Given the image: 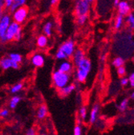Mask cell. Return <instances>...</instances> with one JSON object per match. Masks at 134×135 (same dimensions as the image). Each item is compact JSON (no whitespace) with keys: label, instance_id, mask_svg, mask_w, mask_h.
Wrapping results in <instances>:
<instances>
[{"label":"cell","instance_id":"6da1fadb","mask_svg":"<svg viewBox=\"0 0 134 135\" xmlns=\"http://www.w3.org/2000/svg\"><path fill=\"white\" fill-rule=\"evenodd\" d=\"M76 67V74H75L76 79L80 83H85L92 69V63L90 60L85 57Z\"/></svg>","mask_w":134,"mask_h":135},{"label":"cell","instance_id":"7a4b0ae2","mask_svg":"<svg viewBox=\"0 0 134 135\" xmlns=\"http://www.w3.org/2000/svg\"><path fill=\"white\" fill-rule=\"evenodd\" d=\"M52 83L55 88L57 89H59L67 84H68L71 80V75L70 73H66L60 72L59 70H56L52 73Z\"/></svg>","mask_w":134,"mask_h":135},{"label":"cell","instance_id":"3957f363","mask_svg":"<svg viewBox=\"0 0 134 135\" xmlns=\"http://www.w3.org/2000/svg\"><path fill=\"white\" fill-rule=\"evenodd\" d=\"M91 7V3L88 0H76L75 6V15L77 16L88 15Z\"/></svg>","mask_w":134,"mask_h":135},{"label":"cell","instance_id":"277c9868","mask_svg":"<svg viewBox=\"0 0 134 135\" xmlns=\"http://www.w3.org/2000/svg\"><path fill=\"white\" fill-rule=\"evenodd\" d=\"M12 18L13 20L19 24H21L25 22L27 15H28V8L25 6L20 7L16 9L13 13H12Z\"/></svg>","mask_w":134,"mask_h":135},{"label":"cell","instance_id":"5b68a950","mask_svg":"<svg viewBox=\"0 0 134 135\" xmlns=\"http://www.w3.org/2000/svg\"><path fill=\"white\" fill-rule=\"evenodd\" d=\"M20 27H20V24H19L18 23H16L14 21L11 22V23H10V25H9L7 31H6V34H5V36H4V39H3V43L13 40H14V37L15 36V34H16V32L18 31V30Z\"/></svg>","mask_w":134,"mask_h":135},{"label":"cell","instance_id":"8992f818","mask_svg":"<svg viewBox=\"0 0 134 135\" xmlns=\"http://www.w3.org/2000/svg\"><path fill=\"white\" fill-rule=\"evenodd\" d=\"M11 22V18L8 14L3 15L0 18V40L2 42L3 41L6 31Z\"/></svg>","mask_w":134,"mask_h":135},{"label":"cell","instance_id":"52a82bcc","mask_svg":"<svg viewBox=\"0 0 134 135\" xmlns=\"http://www.w3.org/2000/svg\"><path fill=\"white\" fill-rule=\"evenodd\" d=\"M59 49L61 50L63 52H64L65 55L68 56V58H69V57L72 56L75 50H76L75 43L72 40H67L60 45Z\"/></svg>","mask_w":134,"mask_h":135},{"label":"cell","instance_id":"ba28073f","mask_svg":"<svg viewBox=\"0 0 134 135\" xmlns=\"http://www.w3.org/2000/svg\"><path fill=\"white\" fill-rule=\"evenodd\" d=\"M19 67V64L12 60L9 56L4 57L0 60V68H2L4 70H7L10 69H18Z\"/></svg>","mask_w":134,"mask_h":135},{"label":"cell","instance_id":"9c48e42d","mask_svg":"<svg viewBox=\"0 0 134 135\" xmlns=\"http://www.w3.org/2000/svg\"><path fill=\"white\" fill-rule=\"evenodd\" d=\"M73 63L68 60H63L57 67V70L66 73H71V72L73 70Z\"/></svg>","mask_w":134,"mask_h":135},{"label":"cell","instance_id":"30bf717a","mask_svg":"<svg viewBox=\"0 0 134 135\" xmlns=\"http://www.w3.org/2000/svg\"><path fill=\"white\" fill-rule=\"evenodd\" d=\"M116 6L119 15H121L123 16H127L128 14H130L131 7L127 1H120Z\"/></svg>","mask_w":134,"mask_h":135},{"label":"cell","instance_id":"8fae6325","mask_svg":"<svg viewBox=\"0 0 134 135\" xmlns=\"http://www.w3.org/2000/svg\"><path fill=\"white\" fill-rule=\"evenodd\" d=\"M31 64L36 68H41L44 65L45 63V58L44 56L40 53H36L31 58Z\"/></svg>","mask_w":134,"mask_h":135},{"label":"cell","instance_id":"7c38bea8","mask_svg":"<svg viewBox=\"0 0 134 135\" xmlns=\"http://www.w3.org/2000/svg\"><path fill=\"white\" fill-rule=\"evenodd\" d=\"M76 84H68L66 86L59 89V95L62 97H65L69 96L73 91L76 89Z\"/></svg>","mask_w":134,"mask_h":135},{"label":"cell","instance_id":"4fadbf2b","mask_svg":"<svg viewBox=\"0 0 134 135\" xmlns=\"http://www.w3.org/2000/svg\"><path fill=\"white\" fill-rule=\"evenodd\" d=\"M99 113H100V105L98 104H95L90 112L89 114V123L90 124H95L99 117Z\"/></svg>","mask_w":134,"mask_h":135},{"label":"cell","instance_id":"5bb4252c","mask_svg":"<svg viewBox=\"0 0 134 135\" xmlns=\"http://www.w3.org/2000/svg\"><path fill=\"white\" fill-rule=\"evenodd\" d=\"M85 53L83 50L81 49H77L75 50V52L72 55V63L75 66H76L81 60H83L85 59Z\"/></svg>","mask_w":134,"mask_h":135},{"label":"cell","instance_id":"9a60e30c","mask_svg":"<svg viewBox=\"0 0 134 135\" xmlns=\"http://www.w3.org/2000/svg\"><path fill=\"white\" fill-rule=\"evenodd\" d=\"M47 113H48L47 107L46 105L43 104L38 108L36 114H37V117L39 120H43V119H44V118H46V117L47 116Z\"/></svg>","mask_w":134,"mask_h":135},{"label":"cell","instance_id":"2e32d148","mask_svg":"<svg viewBox=\"0 0 134 135\" xmlns=\"http://www.w3.org/2000/svg\"><path fill=\"white\" fill-rule=\"evenodd\" d=\"M52 28H53V23L52 21H47L46 22V23L43 26V34L49 37L52 35Z\"/></svg>","mask_w":134,"mask_h":135},{"label":"cell","instance_id":"e0dca14e","mask_svg":"<svg viewBox=\"0 0 134 135\" xmlns=\"http://www.w3.org/2000/svg\"><path fill=\"white\" fill-rule=\"evenodd\" d=\"M88 117V109L86 106H81L79 109V123L85 122Z\"/></svg>","mask_w":134,"mask_h":135},{"label":"cell","instance_id":"ac0fdd59","mask_svg":"<svg viewBox=\"0 0 134 135\" xmlns=\"http://www.w3.org/2000/svg\"><path fill=\"white\" fill-rule=\"evenodd\" d=\"M37 46L40 48H44L48 44V38L45 35H40L36 40Z\"/></svg>","mask_w":134,"mask_h":135},{"label":"cell","instance_id":"d6986e66","mask_svg":"<svg viewBox=\"0 0 134 135\" xmlns=\"http://www.w3.org/2000/svg\"><path fill=\"white\" fill-rule=\"evenodd\" d=\"M124 23H125L124 16L121 15H116V19H115V21H114V27L116 30H119V29H121L123 27Z\"/></svg>","mask_w":134,"mask_h":135},{"label":"cell","instance_id":"ffe728a7","mask_svg":"<svg viewBox=\"0 0 134 135\" xmlns=\"http://www.w3.org/2000/svg\"><path fill=\"white\" fill-rule=\"evenodd\" d=\"M26 1H27V0H14L12 5H11V7L9 8L10 11H11V12L13 13L17 8L24 6L25 3H26Z\"/></svg>","mask_w":134,"mask_h":135},{"label":"cell","instance_id":"44dd1931","mask_svg":"<svg viewBox=\"0 0 134 135\" xmlns=\"http://www.w3.org/2000/svg\"><path fill=\"white\" fill-rule=\"evenodd\" d=\"M21 100V97L19 96H14L13 97H11V99L10 100L9 102V107L11 109H14L16 108V106L18 105V104L19 103V101Z\"/></svg>","mask_w":134,"mask_h":135},{"label":"cell","instance_id":"7402d4cb","mask_svg":"<svg viewBox=\"0 0 134 135\" xmlns=\"http://www.w3.org/2000/svg\"><path fill=\"white\" fill-rule=\"evenodd\" d=\"M128 104H129L128 99H127V98L123 99L121 101V102H120V104L118 105V109H119V111L121 112V113H123L125 110H127V109L128 108Z\"/></svg>","mask_w":134,"mask_h":135},{"label":"cell","instance_id":"603a6c76","mask_svg":"<svg viewBox=\"0 0 134 135\" xmlns=\"http://www.w3.org/2000/svg\"><path fill=\"white\" fill-rule=\"evenodd\" d=\"M126 23L131 30H134V14H128L127 15Z\"/></svg>","mask_w":134,"mask_h":135},{"label":"cell","instance_id":"cb8c5ba5","mask_svg":"<svg viewBox=\"0 0 134 135\" xmlns=\"http://www.w3.org/2000/svg\"><path fill=\"white\" fill-rule=\"evenodd\" d=\"M23 87V84L22 83H17V84H14V85L11 88L10 91H11V93L15 94V93H17L20 92V91L22 90Z\"/></svg>","mask_w":134,"mask_h":135},{"label":"cell","instance_id":"d4e9b609","mask_svg":"<svg viewBox=\"0 0 134 135\" xmlns=\"http://www.w3.org/2000/svg\"><path fill=\"white\" fill-rule=\"evenodd\" d=\"M125 60L122 57H116L112 60V65L115 68H119L121 66H124Z\"/></svg>","mask_w":134,"mask_h":135},{"label":"cell","instance_id":"484cf974","mask_svg":"<svg viewBox=\"0 0 134 135\" xmlns=\"http://www.w3.org/2000/svg\"><path fill=\"white\" fill-rule=\"evenodd\" d=\"M9 57L14 60V62L18 63V64H20L23 60V58H22V56L19 53H11L9 55Z\"/></svg>","mask_w":134,"mask_h":135},{"label":"cell","instance_id":"4316f807","mask_svg":"<svg viewBox=\"0 0 134 135\" xmlns=\"http://www.w3.org/2000/svg\"><path fill=\"white\" fill-rule=\"evenodd\" d=\"M88 20V15H80L76 17V21L79 25H83Z\"/></svg>","mask_w":134,"mask_h":135},{"label":"cell","instance_id":"83f0119b","mask_svg":"<svg viewBox=\"0 0 134 135\" xmlns=\"http://www.w3.org/2000/svg\"><path fill=\"white\" fill-rule=\"evenodd\" d=\"M56 58L59 60H67L68 59V56L65 55L64 52H63L61 50L58 49V51L56 53Z\"/></svg>","mask_w":134,"mask_h":135},{"label":"cell","instance_id":"f1b7e54d","mask_svg":"<svg viewBox=\"0 0 134 135\" xmlns=\"http://www.w3.org/2000/svg\"><path fill=\"white\" fill-rule=\"evenodd\" d=\"M82 134H83L82 127H81L80 124H77V125L74 127L73 135H82Z\"/></svg>","mask_w":134,"mask_h":135},{"label":"cell","instance_id":"f546056e","mask_svg":"<svg viewBox=\"0 0 134 135\" xmlns=\"http://www.w3.org/2000/svg\"><path fill=\"white\" fill-rule=\"evenodd\" d=\"M116 69H117V70H116L117 74H118L120 76L123 77V76H125V74H126V69H125V66H121L119 68H116Z\"/></svg>","mask_w":134,"mask_h":135},{"label":"cell","instance_id":"4dcf8cb0","mask_svg":"<svg viewBox=\"0 0 134 135\" xmlns=\"http://www.w3.org/2000/svg\"><path fill=\"white\" fill-rule=\"evenodd\" d=\"M21 38H22V29H21V27H20V28L18 30V31L16 32L15 36H14V40L15 41H19V40H21Z\"/></svg>","mask_w":134,"mask_h":135},{"label":"cell","instance_id":"1f68e13d","mask_svg":"<svg viewBox=\"0 0 134 135\" xmlns=\"http://www.w3.org/2000/svg\"><path fill=\"white\" fill-rule=\"evenodd\" d=\"M9 116V110L7 109H3L2 110H0V117L5 118Z\"/></svg>","mask_w":134,"mask_h":135},{"label":"cell","instance_id":"d6a6232c","mask_svg":"<svg viewBox=\"0 0 134 135\" xmlns=\"http://www.w3.org/2000/svg\"><path fill=\"white\" fill-rule=\"evenodd\" d=\"M128 83L131 87L134 88V72L130 74V76L128 77Z\"/></svg>","mask_w":134,"mask_h":135},{"label":"cell","instance_id":"836d02e7","mask_svg":"<svg viewBox=\"0 0 134 135\" xmlns=\"http://www.w3.org/2000/svg\"><path fill=\"white\" fill-rule=\"evenodd\" d=\"M121 84L122 86H126V85H128V78L123 76V77L121 79Z\"/></svg>","mask_w":134,"mask_h":135},{"label":"cell","instance_id":"e575fe53","mask_svg":"<svg viewBox=\"0 0 134 135\" xmlns=\"http://www.w3.org/2000/svg\"><path fill=\"white\" fill-rule=\"evenodd\" d=\"M14 0H3V3H4V6L6 8H10L11 6L12 5Z\"/></svg>","mask_w":134,"mask_h":135},{"label":"cell","instance_id":"d590c367","mask_svg":"<svg viewBox=\"0 0 134 135\" xmlns=\"http://www.w3.org/2000/svg\"><path fill=\"white\" fill-rule=\"evenodd\" d=\"M26 135H36V132L33 128H31L27 131Z\"/></svg>","mask_w":134,"mask_h":135},{"label":"cell","instance_id":"8d00e7d4","mask_svg":"<svg viewBox=\"0 0 134 135\" xmlns=\"http://www.w3.org/2000/svg\"><path fill=\"white\" fill-rule=\"evenodd\" d=\"M5 6H4V3H0V18L3 15V9H4Z\"/></svg>","mask_w":134,"mask_h":135},{"label":"cell","instance_id":"74e56055","mask_svg":"<svg viewBox=\"0 0 134 135\" xmlns=\"http://www.w3.org/2000/svg\"><path fill=\"white\" fill-rule=\"evenodd\" d=\"M59 1V0H51V5H56L58 2Z\"/></svg>","mask_w":134,"mask_h":135},{"label":"cell","instance_id":"f35d334b","mask_svg":"<svg viewBox=\"0 0 134 135\" xmlns=\"http://www.w3.org/2000/svg\"><path fill=\"white\" fill-rule=\"evenodd\" d=\"M130 98L132 99V100H134V91L131 93V96H130Z\"/></svg>","mask_w":134,"mask_h":135},{"label":"cell","instance_id":"ab89813d","mask_svg":"<svg viewBox=\"0 0 134 135\" xmlns=\"http://www.w3.org/2000/svg\"><path fill=\"white\" fill-rule=\"evenodd\" d=\"M120 1H121V0H114V5H115V6H116V5H117V3H118Z\"/></svg>","mask_w":134,"mask_h":135},{"label":"cell","instance_id":"60d3db41","mask_svg":"<svg viewBox=\"0 0 134 135\" xmlns=\"http://www.w3.org/2000/svg\"><path fill=\"white\" fill-rule=\"evenodd\" d=\"M40 135H47V134L46 133H41Z\"/></svg>","mask_w":134,"mask_h":135},{"label":"cell","instance_id":"b9f144b4","mask_svg":"<svg viewBox=\"0 0 134 135\" xmlns=\"http://www.w3.org/2000/svg\"><path fill=\"white\" fill-rule=\"evenodd\" d=\"M3 3V0H0V3Z\"/></svg>","mask_w":134,"mask_h":135},{"label":"cell","instance_id":"7bdbcfd3","mask_svg":"<svg viewBox=\"0 0 134 135\" xmlns=\"http://www.w3.org/2000/svg\"><path fill=\"white\" fill-rule=\"evenodd\" d=\"M88 1H89L90 3H92V2H93V1H94V0H88Z\"/></svg>","mask_w":134,"mask_h":135}]
</instances>
